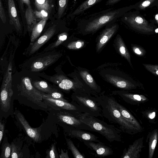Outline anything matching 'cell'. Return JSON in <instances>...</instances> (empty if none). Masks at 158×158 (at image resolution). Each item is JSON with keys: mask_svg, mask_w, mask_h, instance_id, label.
<instances>
[{"mask_svg": "<svg viewBox=\"0 0 158 158\" xmlns=\"http://www.w3.org/2000/svg\"><path fill=\"white\" fill-rule=\"evenodd\" d=\"M46 157L50 158H59L56 151L55 143H54L52 144L50 148Z\"/></svg>", "mask_w": 158, "mask_h": 158, "instance_id": "e575fe53", "label": "cell"}, {"mask_svg": "<svg viewBox=\"0 0 158 158\" xmlns=\"http://www.w3.org/2000/svg\"><path fill=\"white\" fill-rule=\"evenodd\" d=\"M18 88L21 95L38 105H42L44 93L41 92L31 84L28 77L23 78L20 83L18 85Z\"/></svg>", "mask_w": 158, "mask_h": 158, "instance_id": "5b68a950", "label": "cell"}, {"mask_svg": "<svg viewBox=\"0 0 158 158\" xmlns=\"http://www.w3.org/2000/svg\"><path fill=\"white\" fill-rule=\"evenodd\" d=\"M84 42L81 40H78L69 43L67 46L68 48L72 49H77L83 47Z\"/></svg>", "mask_w": 158, "mask_h": 158, "instance_id": "8d00e7d4", "label": "cell"}, {"mask_svg": "<svg viewBox=\"0 0 158 158\" xmlns=\"http://www.w3.org/2000/svg\"><path fill=\"white\" fill-rule=\"evenodd\" d=\"M66 141L68 148L71 151L74 158H85V156L79 151L71 139H66Z\"/></svg>", "mask_w": 158, "mask_h": 158, "instance_id": "83f0119b", "label": "cell"}, {"mask_svg": "<svg viewBox=\"0 0 158 158\" xmlns=\"http://www.w3.org/2000/svg\"><path fill=\"white\" fill-rule=\"evenodd\" d=\"M121 0H108L106 2V5L110 6L118 3Z\"/></svg>", "mask_w": 158, "mask_h": 158, "instance_id": "f6af8a7d", "label": "cell"}, {"mask_svg": "<svg viewBox=\"0 0 158 158\" xmlns=\"http://www.w3.org/2000/svg\"><path fill=\"white\" fill-rule=\"evenodd\" d=\"M117 38V44L121 55L126 59L132 66L129 53L121 37L119 35Z\"/></svg>", "mask_w": 158, "mask_h": 158, "instance_id": "484cf974", "label": "cell"}, {"mask_svg": "<svg viewBox=\"0 0 158 158\" xmlns=\"http://www.w3.org/2000/svg\"><path fill=\"white\" fill-rule=\"evenodd\" d=\"M155 19L157 21L158 23V14H157L155 16Z\"/></svg>", "mask_w": 158, "mask_h": 158, "instance_id": "7dc6e473", "label": "cell"}, {"mask_svg": "<svg viewBox=\"0 0 158 158\" xmlns=\"http://www.w3.org/2000/svg\"><path fill=\"white\" fill-rule=\"evenodd\" d=\"M35 6L38 10H45L48 13L51 10V6L47 0H35Z\"/></svg>", "mask_w": 158, "mask_h": 158, "instance_id": "f1b7e54d", "label": "cell"}, {"mask_svg": "<svg viewBox=\"0 0 158 158\" xmlns=\"http://www.w3.org/2000/svg\"><path fill=\"white\" fill-rule=\"evenodd\" d=\"M58 117L61 122L66 125V130L79 129L93 131L89 126L82 122L77 116L66 111L59 112Z\"/></svg>", "mask_w": 158, "mask_h": 158, "instance_id": "8992f818", "label": "cell"}, {"mask_svg": "<svg viewBox=\"0 0 158 158\" xmlns=\"http://www.w3.org/2000/svg\"><path fill=\"white\" fill-rule=\"evenodd\" d=\"M4 125L3 123L1 121L0 122V143H1L4 131Z\"/></svg>", "mask_w": 158, "mask_h": 158, "instance_id": "60d3db41", "label": "cell"}, {"mask_svg": "<svg viewBox=\"0 0 158 158\" xmlns=\"http://www.w3.org/2000/svg\"><path fill=\"white\" fill-rule=\"evenodd\" d=\"M134 52L139 56H143L145 53L144 49L138 46H133L132 47Z\"/></svg>", "mask_w": 158, "mask_h": 158, "instance_id": "f35d334b", "label": "cell"}, {"mask_svg": "<svg viewBox=\"0 0 158 158\" xmlns=\"http://www.w3.org/2000/svg\"><path fill=\"white\" fill-rule=\"evenodd\" d=\"M118 28V25L113 23L108 25L104 30L97 45V51H99L115 33Z\"/></svg>", "mask_w": 158, "mask_h": 158, "instance_id": "2e32d148", "label": "cell"}, {"mask_svg": "<svg viewBox=\"0 0 158 158\" xmlns=\"http://www.w3.org/2000/svg\"><path fill=\"white\" fill-rule=\"evenodd\" d=\"M11 151V145L8 143L2 145L1 158H8L10 157Z\"/></svg>", "mask_w": 158, "mask_h": 158, "instance_id": "f546056e", "label": "cell"}, {"mask_svg": "<svg viewBox=\"0 0 158 158\" xmlns=\"http://www.w3.org/2000/svg\"><path fill=\"white\" fill-rule=\"evenodd\" d=\"M80 74L85 83L91 89L95 91H98V88L93 77L87 71H81Z\"/></svg>", "mask_w": 158, "mask_h": 158, "instance_id": "4316f807", "label": "cell"}, {"mask_svg": "<svg viewBox=\"0 0 158 158\" xmlns=\"http://www.w3.org/2000/svg\"><path fill=\"white\" fill-rule=\"evenodd\" d=\"M11 151L10 157L11 158H21L23 157V154L20 151L19 148L13 143L11 144Z\"/></svg>", "mask_w": 158, "mask_h": 158, "instance_id": "4dcf8cb0", "label": "cell"}, {"mask_svg": "<svg viewBox=\"0 0 158 158\" xmlns=\"http://www.w3.org/2000/svg\"><path fill=\"white\" fill-rule=\"evenodd\" d=\"M55 25L48 28L44 34L32 44L29 52L31 55L36 52L54 35L56 30Z\"/></svg>", "mask_w": 158, "mask_h": 158, "instance_id": "9a60e30c", "label": "cell"}, {"mask_svg": "<svg viewBox=\"0 0 158 158\" xmlns=\"http://www.w3.org/2000/svg\"><path fill=\"white\" fill-rule=\"evenodd\" d=\"M127 10L126 7L109 9L81 19L79 24L84 32H94L104 26L114 23Z\"/></svg>", "mask_w": 158, "mask_h": 158, "instance_id": "7a4b0ae2", "label": "cell"}, {"mask_svg": "<svg viewBox=\"0 0 158 158\" xmlns=\"http://www.w3.org/2000/svg\"><path fill=\"white\" fill-rule=\"evenodd\" d=\"M94 98L101 108L102 116L110 123L117 125L122 132L131 135L139 132L123 116L115 104L114 98L102 95Z\"/></svg>", "mask_w": 158, "mask_h": 158, "instance_id": "6da1fadb", "label": "cell"}, {"mask_svg": "<svg viewBox=\"0 0 158 158\" xmlns=\"http://www.w3.org/2000/svg\"><path fill=\"white\" fill-rule=\"evenodd\" d=\"M67 34L66 33H63L60 34L58 37L57 40L50 47V48H55L63 43L67 38Z\"/></svg>", "mask_w": 158, "mask_h": 158, "instance_id": "d590c367", "label": "cell"}, {"mask_svg": "<svg viewBox=\"0 0 158 158\" xmlns=\"http://www.w3.org/2000/svg\"><path fill=\"white\" fill-rule=\"evenodd\" d=\"M155 111H151L147 114V118L149 119H152L155 118Z\"/></svg>", "mask_w": 158, "mask_h": 158, "instance_id": "bcb514c9", "label": "cell"}, {"mask_svg": "<svg viewBox=\"0 0 158 158\" xmlns=\"http://www.w3.org/2000/svg\"><path fill=\"white\" fill-rule=\"evenodd\" d=\"M68 0H59L58 18H60L64 14L67 6Z\"/></svg>", "mask_w": 158, "mask_h": 158, "instance_id": "1f68e13d", "label": "cell"}, {"mask_svg": "<svg viewBox=\"0 0 158 158\" xmlns=\"http://www.w3.org/2000/svg\"><path fill=\"white\" fill-rule=\"evenodd\" d=\"M106 77L110 83L120 88L130 90L136 89L138 86L131 82L117 76L107 75Z\"/></svg>", "mask_w": 158, "mask_h": 158, "instance_id": "e0dca14e", "label": "cell"}, {"mask_svg": "<svg viewBox=\"0 0 158 158\" xmlns=\"http://www.w3.org/2000/svg\"><path fill=\"white\" fill-rule=\"evenodd\" d=\"M121 20L131 27L143 32H149L153 31L152 29L148 26L147 23L141 17H135L131 15H123Z\"/></svg>", "mask_w": 158, "mask_h": 158, "instance_id": "30bf717a", "label": "cell"}, {"mask_svg": "<svg viewBox=\"0 0 158 158\" xmlns=\"http://www.w3.org/2000/svg\"><path fill=\"white\" fill-rule=\"evenodd\" d=\"M145 68L155 76H158V65L143 64Z\"/></svg>", "mask_w": 158, "mask_h": 158, "instance_id": "836d02e7", "label": "cell"}, {"mask_svg": "<svg viewBox=\"0 0 158 158\" xmlns=\"http://www.w3.org/2000/svg\"><path fill=\"white\" fill-rule=\"evenodd\" d=\"M25 15L28 29L30 31H32L37 23L36 17L31 6H28L25 11Z\"/></svg>", "mask_w": 158, "mask_h": 158, "instance_id": "603a6c76", "label": "cell"}, {"mask_svg": "<svg viewBox=\"0 0 158 158\" xmlns=\"http://www.w3.org/2000/svg\"><path fill=\"white\" fill-rule=\"evenodd\" d=\"M115 102L123 118L137 129L139 132L142 131L143 129L136 119L125 107L118 103L115 99Z\"/></svg>", "mask_w": 158, "mask_h": 158, "instance_id": "ac0fdd59", "label": "cell"}, {"mask_svg": "<svg viewBox=\"0 0 158 158\" xmlns=\"http://www.w3.org/2000/svg\"><path fill=\"white\" fill-rule=\"evenodd\" d=\"M48 18L41 19L33 28L30 40L31 42H34L40 35L46 24Z\"/></svg>", "mask_w": 158, "mask_h": 158, "instance_id": "cb8c5ba5", "label": "cell"}, {"mask_svg": "<svg viewBox=\"0 0 158 158\" xmlns=\"http://www.w3.org/2000/svg\"><path fill=\"white\" fill-rule=\"evenodd\" d=\"M8 12L10 24L14 25L18 31L21 29V25L18 17L15 5L13 0H7Z\"/></svg>", "mask_w": 158, "mask_h": 158, "instance_id": "ffe728a7", "label": "cell"}, {"mask_svg": "<svg viewBox=\"0 0 158 158\" xmlns=\"http://www.w3.org/2000/svg\"><path fill=\"white\" fill-rule=\"evenodd\" d=\"M59 54L50 55L40 58L35 61L31 66L32 72L41 70L55 62L60 57Z\"/></svg>", "mask_w": 158, "mask_h": 158, "instance_id": "7c38bea8", "label": "cell"}, {"mask_svg": "<svg viewBox=\"0 0 158 158\" xmlns=\"http://www.w3.org/2000/svg\"><path fill=\"white\" fill-rule=\"evenodd\" d=\"M77 117L83 123L88 125L93 131L104 136L110 142H122L121 131L114 125L108 124L97 117L82 113Z\"/></svg>", "mask_w": 158, "mask_h": 158, "instance_id": "3957f363", "label": "cell"}, {"mask_svg": "<svg viewBox=\"0 0 158 158\" xmlns=\"http://www.w3.org/2000/svg\"><path fill=\"white\" fill-rule=\"evenodd\" d=\"M33 85L39 91L48 94H51L56 92L57 90L52 88L48 85L47 83L43 81H34L32 83Z\"/></svg>", "mask_w": 158, "mask_h": 158, "instance_id": "d4e9b609", "label": "cell"}, {"mask_svg": "<svg viewBox=\"0 0 158 158\" xmlns=\"http://www.w3.org/2000/svg\"><path fill=\"white\" fill-rule=\"evenodd\" d=\"M48 13L47 11L45 10H35L34 11L36 17L42 19L48 18Z\"/></svg>", "mask_w": 158, "mask_h": 158, "instance_id": "74e56055", "label": "cell"}, {"mask_svg": "<svg viewBox=\"0 0 158 158\" xmlns=\"http://www.w3.org/2000/svg\"><path fill=\"white\" fill-rule=\"evenodd\" d=\"M15 115L27 135L36 142H38L40 141L41 128L40 127L35 128L31 127L23 114L19 110L15 111Z\"/></svg>", "mask_w": 158, "mask_h": 158, "instance_id": "ba28073f", "label": "cell"}, {"mask_svg": "<svg viewBox=\"0 0 158 158\" xmlns=\"http://www.w3.org/2000/svg\"><path fill=\"white\" fill-rule=\"evenodd\" d=\"M72 102L78 106L83 113L95 117H102L101 107L94 97L85 93H76L72 97Z\"/></svg>", "mask_w": 158, "mask_h": 158, "instance_id": "277c9868", "label": "cell"}, {"mask_svg": "<svg viewBox=\"0 0 158 158\" xmlns=\"http://www.w3.org/2000/svg\"><path fill=\"white\" fill-rule=\"evenodd\" d=\"M153 1V0H147L144 1L141 4V7L144 8L148 6Z\"/></svg>", "mask_w": 158, "mask_h": 158, "instance_id": "ee69618b", "label": "cell"}, {"mask_svg": "<svg viewBox=\"0 0 158 158\" xmlns=\"http://www.w3.org/2000/svg\"><path fill=\"white\" fill-rule=\"evenodd\" d=\"M20 6L23 11V3L26 4L28 6H31L30 0H19Z\"/></svg>", "mask_w": 158, "mask_h": 158, "instance_id": "b9f144b4", "label": "cell"}, {"mask_svg": "<svg viewBox=\"0 0 158 158\" xmlns=\"http://www.w3.org/2000/svg\"><path fill=\"white\" fill-rule=\"evenodd\" d=\"M0 16L2 22L3 23H5L6 21V18L2 4L1 0H0Z\"/></svg>", "mask_w": 158, "mask_h": 158, "instance_id": "ab89813d", "label": "cell"}, {"mask_svg": "<svg viewBox=\"0 0 158 158\" xmlns=\"http://www.w3.org/2000/svg\"><path fill=\"white\" fill-rule=\"evenodd\" d=\"M54 81L55 83L58 84L59 86L62 89L66 90L75 89L74 85L73 82L64 76L60 75L56 76Z\"/></svg>", "mask_w": 158, "mask_h": 158, "instance_id": "7402d4cb", "label": "cell"}, {"mask_svg": "<svg viewBox=\"0 0 158 158\" xmlns=\"http://www.w3.org/2000/svg\"><path fill=\"white\" fill-rule=\"evenodd\" d=\"M158 140V130L155 129L149 132L147 137L148 146V158H152Z\"/></svg>", "mask_w": 158, "mask_h": 158, "instance_id": "d6986e66", "label": "cell"}, {"mask_svg": "<svg viewBox=\"0 0 158 158\" xmlns=\"http://www.w3.org/2000/svg\"><path fill=\"white\" fill-rule=\"evenodd\" d=\"M68 135L72 138H76L81 141H85L100 142L98 137L89 132L79 129H67Z\"/></svg>", "mask_w": 158, "mask_h": 158, "instance_id": "5bb4252c", "label": "cell"}, {"mask_svg": "<svg viewBox=\"0 0 158 158\" xmlns=\"http://www.w3.org/2000/svg\"><path fill=\"white\" fill-rule=\"evenodd\" d=\"M102 0H85L81 3L70 15L71 18L83 13L85 11Z\"/></svg>", "mask_w": 158, "mask_h": 158, "instance_id": "44dd1931", "label": "cell"}, {"mask_svg": "<svg viewBox=\"0 0 158 158\" xmlns=\"http://www.w3.org/2000/svg\"><path fill=\"white\" fill-rule=\"evenodd\" d=\"M144 137L142 136L135 140L129 145L127 149H124L122 158H139L140 152L144 146Z\"/></svg>", "mask_w": 158, "mask_h": 158, "instance_id": "9c48e42d", "label": "cell"}, {"mask_svg": "<svg viewBox=\"0 0 158 158\" xmlns=\"http://www.w3.org/2000/svg\"><path fill=\"white\" fill-rule=\"evenodd\" d=\"M82 142L88 148L94 152L99 156L104 157L113 154L112 149L101 142H97L85 141Z\"/></svg>", "mask_w": 158, "mask_h": 158, "instance_id": "8fae6325", "label": "cell"}, {"mask_svg": "<svg viewBox=\"0 0 158 158\" xmlns=\"http://www.w3.org/2000/svg\"><path fill=\"white\" fill-rule=\"evenodd\" d=\"M113 94L118 95L125 102L132 105H139L149 100L144 95L130 93L126 91H117L114 92Z\"/></svg>", "mask_w": 158, "mask_h": 158, "instance_id": "4fadbf2b", "label": "cell"}, {"mask_svg": "<svg viewBox=\"0 0 158 158\" xmlns=\"http://www.w3.org/2000/svg\"><path fill=\"white\" fill-rule=\"evenodd\" d=\"M59 157L60 158H69L68 151L67 150L65 152H64L63 150L61 149Z\"/></svg>", "mask_w": 158, "mask_h": 158, "instance_id": "7bdbcfd3", "label": "cell"}, {"mask_svg": "<svg viewBox=\"0 0 158 158\" xmlns=\"http://www.w3.org/2000/svg\"><path fill=\"white\" fill-rule=\"evenodd\" d=\"M43 99L45 103L52 108H55L57 107V110H64L77 116L83 113L81 109L73 102L70 103L68 102L54 99L43 96Z\"/></svg>", "mask_w": 158, "mask_h": 158, "instance_id": "52a82bcc", "label": "cell"}, {"mask_svg": "<svg viewBox=\"0 0 158 158\" xmlns=\"http://www.w3.org/2000/svg\"><path fill=\"white\" fill-rule=\"evenodd\" d=\"M43 96L54 99L68 102V101L64 98L62 94L57 92H54L51 94H43Z\"/></svg>", "mask_w": 158, "mask_h": 158, "instance_id": "d6a6232c", "label": "cell"}]
</instances>
